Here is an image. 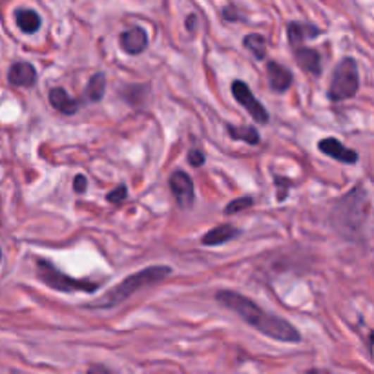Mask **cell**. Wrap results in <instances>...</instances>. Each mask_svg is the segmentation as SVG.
<instances>
[{"mask_svg":"<svg viewBox=\"0 0 374 374\" xmlns=\"http://www.w3.org/2000/svg\"><path fill=\"white\" fill-rule=\"evenodd\" d=\"M318 148H320L323 154H327V156H330V157H335L336 161H339V163H345V165H354V163L358 161L356 151L345 148L342 143H339L338 139H335V137L321 139L320 144H318Z\"/></svg>","mask_w":374,"mask_h":374,"instance_id":"cell-7","label":"cell"},{"mask_svg":"<svg viewBox=\"0 0 374 374\" xmlns=\"http://www.w3.org/2000/svg\"><path fill=\"white\" fill-rule=\"evenodd\" d=\"M321 30L312 24L305 23H289L287 26V35H289L290 46L294 49L303 48V42L308 39H316L318 35H321Z\"/></svg>","mask_w":374,"mask_h":374,"instance_id":"cell-10","label":"cell"},{"mask_svg":"<svg viewBox=\"0 0 374 374\" xmlns=\"http://www.w3.org/2000/svg\"><path fill=\"white\" fill-rule=\"evenodd\" d=\"M196 23H197L196 15H190V17L187 18V27H188V32H194V30H196Z\"/></svg>","mask_w":374,"mask_h":374,"instance_id":"cell-26","label":"cell"},{"mask_svg":"<svg viewBox=\"0 0 374 374\" xmlns=\"http://www.w3.org/2000/svg\"><path fill=\"white\" fill-rule=\"evenodd\" d=\"M241 232L237 230L236 227L232 225H219V227L212 228L203 236V245L206 247H216V245H223L227 241L234 239V237L239 236Z\"/></svg>","mask_w":374,"mask_h":374,"instance_id":"cell-14","label":"cell"},{"mask_svg":"<svg viewBox=\"0 0 374 374\" xmlns=\"http://www.w3.org/2000/svg\"><path fill=\"white\" fill-rule=\"evenodd\" d=\"M232 95H234V99H236L237 103L250 113L252 119L258 120L259 125H267L268 123L267 108L263 106L258 99L254 97V94L250 92L247 82H243V80H234V82H232Z\"/></svg>","mask_w":374,"mask_h":374,"instance_id":"cell-5","label":"cell"},{"mask_svg":"<svg viewBox=\"0 0 374 374\" xmlns=\"http://www.w3.org/2000/svg\"><path fill=\"white\" fill-rule=\"evenodd\" d=\"M37 276L42 283L61 292H75V290H82V292H95L101 287L99 281L89 280H75V278L68 276L63 270H58L54 263L48 259H37Z\"/></svg>","mask_w":374,"mask_h":374,"instance_id":"cell-3","label":"cell"},{"mask_svg":"<svg viewBox=\"0 0 374 374\" xmlns=\"http://www.w3.org/2000/svg\"><path fill=\"white\" fill-rule=\"evenodd\" d=\"M188 163H190L192 166H196V168L205 165V156H203V151H199V150L188 151Z\"/></svg>","mask_w":374,"mask_h":374,"instance_id":"cell-21","label":"cell"},{"mask_svg":"<svg viewBox=\"0 0 374 374\" xmlns=\"http://www.w3.org/2000/svg\"><path fill=\"white\" fill-rule=\"evenodd\" d=\"M86 187H88L86 175H82V174L75 175V179H73V190H75L77 194H85Z\"/></svg>","mask_w":374,"mask_h":374,"instance_id":"cell-23","label":"cell"},{"mask_svg":"<svg viewBox=\"0 0 374 374\" xmlns=\"http://www.w3.org/2000/svg\"><path fill=\"white\" fill-rule=\"evenodd\" d=\"M15 20H17L18 30L27 35L39 32L40 27V17L33 11V9H18L15 13Z\"/></svg>","mask_w":374,"mask_h":374,"instance_id":"cell-15","label":"cell"},{"mask_svg":"<svg viewBox=\"0 0 374 374\" xmlns=\"http://www.w3.org/2000/svg\"><path fill=\"white\" fill-rule=\"evenodd\" d=\"M254 205V199L252 197H239V199H234L230 201L227 206H225V214L227 216H232V214H237V212H241V210L245 208H250V206Z\"/></svg>","mask_w":374,"mask_h":374,"instance_id":"cell-19","label":"cell"},{"mask_svg":"<svg viewBox=\"0 0 374 374\" xmlns=\"http://www.w3.org/2000/svg\"><path fill=\"white\" fill-rule=\"evenodd\" d=\"M0 259H2V250H0Z\"/></svg>","mask_w":374,"mask_h":374,"instance_id":"cell-28","label":"cell"},{"mask_svg":"<svg viewBox=\"0 0 374 374\" xmlns=\"http://www.w3.org/2000/svg\"><path fill=\"white\" fill-rule=\"evenodd\" d=\"M358 88H360V75H358L356 61L351 57L342 58V63L336 66L327 95L332 103H339L354 97L358 94Z\"/></svg>","mask_w":374,"mask_h":374,"instance_id":"cell-4","label":"cell"},{"mask_svg":"<svg viewBox=\"0 0 374 374\" xmlns=\"http://www.w3.org/2000/svg\"><path fill=\"white\" fill-rule=\"evenodd\" d=\"M294 51L296 63H298V66L301 68V70H305V72L314 77L321 75V57L316 49L305 48V46H303V48L294 49Z\"/></svg>","mask_w":374,"mask_h":374,"instance_id":"cell-12","label":"cell"},{"mask_svg":"<svg viewBox=\"0 0 374 374\" xmlns=\"http://www.w3.org/2000/svg\"><path fill=\"white\" fill-rule=\"evenodd\" d=\"M49 104L64 116H73L79 110V103L73 97H70L66 89L63 88H54L49 92Z\"/></svg>","mask_w":374,"mask_h":374,"instance_id":"cell-13","label":"cell"},{"mask_svg":"<svg viewBox=\"0 0 374 374\" xmlns=\"http://www.w3.org/2000/svg\"><path fill=\"white\" fill-rule=\"evenodd\" d=\"M172 274V268L166 267V265H156V267H147L143 270L135 272L132 276H128L126 280H123L120 283H117L116 287L108 290L103 298H99L97 301L88 303L86 307L88 308H112L120 305L123 301H126L128 298L139 292L141 289H147V287L157 285L163 280Z\"/></svg>","mask_w":374,"mask_h":374,"instance_id":"cell-2","label":"cell"},{"mask_svg":"<svg viewBox=\"0 0 374 374\" xmlns=\"http://www.w3.org/2000/svg\"><path fill=\"white\" fill-rule=\"evenodd\" d=\"M267 72H268L270 88L274 89V92H278V94L287 92V89L290 88V85H292V80H294V77H292L289 68H285L280 63H274V61L267 64Z\"/></svg>","mask_w":374,"mask_h":374,"instance_id":"cell-11","label":"cell"},{"mask_svg":"<svg viewBox=\"0 0 374 374\" xmlns=\"http://www.w3.org/2000/svg\"><path fill=\"white\" fill-rule=\"evenodd\" d=\"M243 46H245L249 51H252L258 61H263L265 55H267V42H265V37L259 35V33H250L243 39Z\"/></svg>","mask_w":374,"mask_h":374,"instance_id":"cell-18","label":"cell"},{"mask_svg":"<svg viewBox=\"0 0 374 374\" xmlns=\"http://www.w3.org/2000/svg\"><path fill=\"white\" fill-rule=\"evenodd\" d=\"M8 80L11 86H20V88H32L37 82V70L30 63H15L9 68Z\"/></svg>","mask_w":374,"mask_h":374,"instance_id":"cell-9","label":"cell"},{"mask_svg":"<svg viewBox=\"0 0 374 374\" xmlns=\"http://www.w3.org/2000/svg\"><path fill=\"white\" fill-rule=\"evenodd\" d=\"M120 48L125 49L128 55H139L143 54L148 46V35L143 27H132L126 30L125 33H120Z\"/></svg>","mask_w":374,"mask_h":374,"instance_id":"cell-8","label":"cell"},{"mask_svg":"<svg viewBox=\"0 0 374 374\" xmlns=\"http://www.w3.org/2000/svg\"><path fill=\"white\" fill-rule=\"evenodd\" d=\"M274 181H276V187L280 188V194H278V199L283 201L287 196H289V181H287L285 177H280V175H276L274 177Z\"/></svg>","mask_w":374,"mask_h":374,"instance_id":"cell-22","label":"cell"},{"mask_svg":"<svg viewBox=\"0 0 374 374\" xmlns=\"http://www.w3.org/2000/svg\"><path fill=\"white\" fill-rule=\"evenodd\" d=\"M305 374H325V373H321V370H318V369H311V370H307Z\"/></svg>","mask_w":374,"mask_h":374,"instance_id":"cell-27","label":"cell"},{"mask_svg":"<svg viewBox=\"0 0 374 374\" xmlns=\"http://www.w3.org/2000/svg\"><path fill=\"white\" fill-rule=\"evenodd\" d=\"M168 185L172 188V194L177 199L179 206H183V208L185 206L187 208L192 206V203L196 199V194H194V181H192V177L187 172H181V170L174 172V174L170 175Z\"/></svg>","mask_w":374,"mask_h":374,"instance_id":"cell-6","label":"cell"},{"mask_svg":"<svg viewBox=\"0 0 374 374\" xmlns=\"http://www.w3.org/2000/svg\"><path fill=\"white\" fill-rule=\"evenodd\" d=\"M104 92H106V75L104 73H95L92 75L88 82V88H86V97L94 103H99L103 99Z\"/></svg>","mask_w":374,"mask_h":374,"instance_id":"cell-17","label":"cell"},{"mask_svg":"<svg viewBox=\"0 0 374 374\" xmlns=\"http://www.w3.org/2000/svg\"><path fill=\"white\" fill-rule=\"evenodd\" d=\"M227 134L230 135L234 141H245V143L252 144V147H258L259 143V134L254 126H227Z\"/></svg>","mask_w":374,"mask_h":374,"instance_id":"cell-16","label":"cell"},{"mask_svg":"<svg viewBox=\"0 0 374 374\" xmlns=\"http://www.w3.org/2000/svg\"><path fill=\"white\" fill-rule=\"evenodd\" d=\"M126 196H128V188H126L125 185H120V187H117L116 190H112L108 194L106 201H110L113 205H120V203L126 199Z\"/></svg>","mask_w":374,"mask_h":374,"instance_id":"cell-20","label":"cell"},{"mask_svg":"<svg viewBox=\"0 0 374 374\" xmlns=\"http://www.w3.org/2000/svg\"><path fill=\"white\" fill-rule=\"evenodd\" d=\"M218 299L225 308L236 312L241 320L249 323L250 327H254L261 335L268 336L272 339L285 343H299L301 342V335L290 321L283 320L280 316L268 314L267 311H263L259 305H256L252 299L245 298V296L237 294L234 290H221L216 294Z\"/></svg>","mask_w":374,"mask_h":374,"instance_id":"cell-1","label":"cell"},{"mask_svg":"<svg viewBox=\"0 0 374 374\" xmlns=\"http://www.w3.org/2000/svg\"><path fill=\"white\" fill-rule=\"evenodd\" d=\"M223 17H225V20H230V23L239 20V18L236 17V8H234V6H228V8L223 9Z\"/></svg>","mask_w":374,"mask_h":374,"instance_id":"cell-24","label":"cell"},{"mask_svg":"<svg viewBox=\"0 0 374 374\" xmlns=\"http://www.w3.org/2000/svg\"><path fill=\"white\" fill-rule=\"evenodd\" d=\"M86 374H110V370L103 366H92Z\"/></svg>","mask_w":374,"mask_h":374,"instance_id":"cell-25","label":"cell"}]
</instances>
